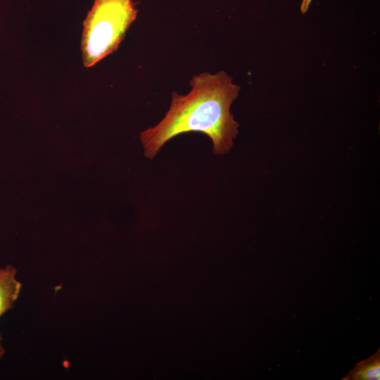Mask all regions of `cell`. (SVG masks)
I'll return each mask as SVG.
<instances>
[{
	"label": "cell",
	"mask_w": 380,
	"mask_h": 380,
	"mask_svg": "<svg viewBox=\"0 0 380 380\" xmlns=\"http://www.w3.org/2000/svg\"><path fill=\"white\" fill-rule=\"evenodd\" d=\"M191 91L186 95L174 91L168 111L155 127L142 132L140 139L144 156L153 159L164 144L173 137L190 132L207 135L213 142V153H228L238 133L239 124L230 112L241 87L221 70L194 75Z\"/></svg>",
	"instance_id": "6da1fadb"
},
{
	"label": "cell",
	"mask_w": 380,
	"mask_h": 380,
	"mask_svg": "<svg viewBox=\"0 0 380 380\" xmlns=\"http://www.w3.org/2000/svg\"><path fill=\"white\" fill-rule=\"evenodd\" d=\"M138 10L132 0H94L84 21L83 65L90 68L117 50Z\"/></svg>",
	"instance_id": "7a4b0ae2"
},
{
	"label": "cell",
	"mask_w": 380,
	"mask_h": 380,
	"mask_svg": "<svg viewBox=\"0 0 380 380\" xmlns=\"http://www.w3.org/2000/svg\"><path fill=\"white\" fill-rule=\"evenodd\" d=\"M16 273L11 265L0 269V317L13 308L20 295L22 284L15 279Z\"/></svg>",
	"instance_id": "3957f363"
},
{
	"label": "cell",
	"mask_w": 380,
	"mask_h": 380,
	"mask_svg": "<svg viewBox=\"0 0 380 380\" xmlns=\"http://www.w3.org/2000/svg\"><path fill=\"white\" fill-rule=\"evenodd\" d=\"M380 350L367 359L355 365L354 368L343 378V380H379Z\"/></svg>",
	"instance_id": "277c9868"
},
{
	"label": "cell",
	"mask_w": 380,
	"mask_h": 380,
	"mask_svg": "<svg viewBox=\"0 0 380 380\" xmlns=\"http://www.w3.org/2000/svg\"><path fill=\"white\" fill-rule=\"evenodd\" d=\"M312 0H302L300 11L303 13H306Z\"/></svg>",
	"instance_id": "5b68a950"
},
{
	"label": "cell",
	"mask_w": 380,
	"mask_h": 380,
	"mask_svg": "<svg viewBox=\"0 0 380 380\" xmlns=\"http://www.w3.org/2000/svg\"><path fill=\"white\" fill-rule=\"evenodd\" d=\"M1 340H2V337L0 334V360L4 357V355L5 353V350L1 344Z\"/></svg>",
	"instance_id": "8992f818"
}]
</instances>
